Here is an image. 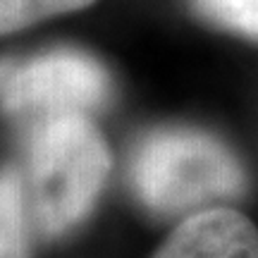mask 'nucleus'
Here are the masks:
<instances>
[{
  "instance_id": "obj_2",
  "label": "nucleus",
  "mask_w": 258,
  "mask_h": 258,
  "mask_svg": "<svg viewBox=\"0 0 258 258\" xmlns=\"http://www.w3.org/2000/svg\"><path fill=\"white\" fill-rule=\"evenodd\" d=\"M127 177L139 201L160 215H194L246 191L234 151L196 127L146 132L132 148Z\"/></svg>"
},
{
  "instance_id": "obj_4",
  "label": "nucleus",
  "mask_w": 258,
  "mask_h": 258,
  "mask_svg": "<svg viewBox=\"0 0 258 258\" xmlns=\"http://www.w3.org/2000/svg\"><path fill=\"white\" fill-rule=\"evenodd\" d=\"M153 258H258V230L234 208H206L186 215Z\"/></svg>"
},
{
  "instance_id": "obj_3",
  "label": "nucleus",
  "mask_w": 258,
  "mask_h": 258,
  "mask_svg": "<svg viewBox=\"0 0 258 258\" xmlns=\"http://www.w3.org/2000/svg\"><path fill=\"white\" fill-rule=\"evenodd\" d=\"M110 96L105 64L79 48L0 57V110L27 124L62 115L91 117Z\"/></svg>"
},
{
  "instance_id": "obj_1",
  "label": "nucleus",
  "mask_w": 258,
  "mask_h": 258,
  "mask_svg": "<svg viewBox=\"0 0 258 258\" xmlns=\"http://www.w3.org/2000/svg\"><path fill=\"white\" fill-rule=\"evenodd\" d=\"M112 158L86 115L29 122L12 167L31 234L55 239L86 220L110 175Z\"/></svg>"
},
{
  "instance_id": "obj_6",
  "label": "nucleus",
  "mask_w": 258,
  "mask_h": 258,
  "mask_svg": "<svg viewBox=\"0 0 258 258\" xmlns=\"http://www.w3.org/2000/svg\"><path fill=\"white\" fill-rule=\"evenodd\" d=\"M96 0H0V36L38 24L43 19L77 12Z\"/></svg>"
},
{
  "instance_id": "obj_7",
  "label": "nucleus",
  "mask_w": 258,
  "mask_h": 258,
  "mask_svg": "<svg viewBox=\"0 0 258 258\" xmlns=\"http://www.w3.org/2000/svg\"><path fill=\"white\" fill-rule=\"evenodd\" d=\"M189 5L215 27L258 41V0H189Z\"/></svg>"
},
{
  "instance_id": "obj_5",
  "label": "nucleus",
  "mask_w": 258,
  "mask_h": 258,
  "mask_svg": "<svg viewBox=\"0 0 258 258\" xmlns=\"http://www.w3.org/2000/svg\"><path fill=\"white\" fill-rule=\"evenodd\" d=\"M31 237L17 175L0 167V258H31Z\"/></svg>"
}]
</instances>
